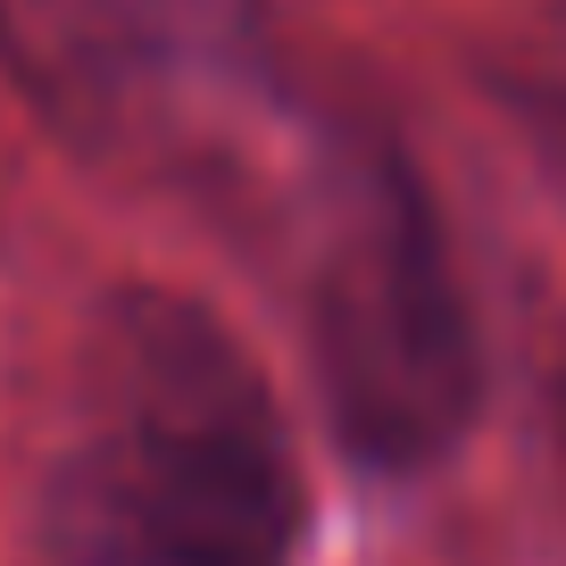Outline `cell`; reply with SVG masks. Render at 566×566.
<instances>
[{
	"label": "cell",
	"instance_id": "1",
	"mask_svg": "<svg viewBox=\"0 0 566 566\" xmlns=\"http://www.w3.org/2000/svg\"><path fill=\"white\" fill-rule=\"evenodd\" d=\"M34 542L42 566H301L308 475L233 325L167 283L92 308Z\"/></svg>",
	"mask_w": 566,
	"mask_h": 566
},
{
	"label": "cell",
	"instance_id": "2",
	"mask_svg": "<svg viewBox=\"0 0 566 566\" xmlns=\"http://www.w3.org/2000/svg\"><path fill=\"white\" fill-rule=\"evenodd\" d=\"M308 375L358 467L417 475L459 450L483 350L450 233L417 167L367 134H317L283 200Z\"/></svg>",
	"mask_w": 566,
	"mask_h": 566
},
{
	"label": "cell",
	"instance_id": "3",
	"mask_svg": "<svg viewBox=\"0 0 566 566\" xmlns=\"http://www.w3.org/2000/svg\"><path fill=\"white\" fill-rule=\"evenodd\" d=\"M0 67L125 167H242L275 125L266 0H0Z\"/></svg>",
	"mask_w": 566,
	"mask_h": 566
},
{
	"label": "cell",
	"instance_id": "4",
	"mask_svg": "<svg viewBox=\"0 0 566 566\" xmlns=\"http://www.w3.org/2000/svg\"><path fill=\"white\" fill-rule=\"evenodd\" d=\"M558 433H566V384H558Z\"/></svg>",
	"mask_w": 566,
	"mask_h": 566
}]
</instances>
